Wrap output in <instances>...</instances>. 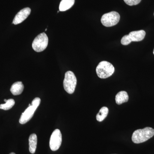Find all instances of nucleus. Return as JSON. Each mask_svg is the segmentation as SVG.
Segmentation results:
<instances>
[{
	"mask_svg": "<svg viewBox=\"0 0 154 154\" xmlns=\"http://www.w3.org/2000/svg\"><path fill=\"white\" fill-rule=\"evenodd\" d=\"M154 135V129L151 127L138 129L132 136V140L135 143H140L146 141Z\"/></svg>",
	"mask_w": 154,
	"mask_h": 154,
	"instance_id": "1",
	"label": "nucleus"
},
{
	"mask_svg": "<svg viewBox=\"0 0 154 154\" xmlns=\"http://www.w3.org/2000/svg\"><path fill=\"white\" fill-rule=\"evenodd\" d=\"M40 102L41 99L40 98L37 97L33 99L31 105L29 104V107L22 113L19 120L20 124H25L30 120L33 117L34 112L40 105Z\"/></svg>",
	"mask_w": 154,
	"mask_h": 154,
	"instance_id": "2",
	"label": "nucleus"
},
{
	"mask_svg": "<svg viewBox=\"0 0 154 154\" xmlns=\"http://www.w3.org/2000/svg\"><path fill=\"white\" fill-rule=\"evenodd\" d=\"M115 71L112 64L106 61H102L99 63L96 68L97 75L100 79H107L111 76Z\"/></svg>",
	"mask_w": 154,
	"mask_h": 154,
	"instance_id": "3",
	"label": "nucleus"
},
{
	"mask_svg": "<svg viewBox=\"0 0 154 154\" xmlns=\"http://www.w3.org/2000/svg\"><path fill=\"white\" fill-rule=\"evenodd\" d=\"M77 85V79L72 72L67 71L65 75L63 81L64 90L69 94H73Z\"/></svg>",
	"mask_w": 154,
	"mask_h": 154,
	"instance_id": "4",
	"label": "nucleus"
},
{
	"mask_svg": "<svg viewBox=\"0 0 154 154\" xmlns=\"http://www.w3.org/2000/svg\"><path fill=\"white\" fill-rule=\"evenodd\" d=\"M48 42V38L47 35L44 33H41L33 40L32 48L36 52H42L46 49Z\"/></svg>",
	"mask_w": 154,
	"mask_h": 154,
	"instance_id": "5",
	"label": "nucleus"
},
{
	"mask_svg": "<svg viewBox=\"0 0 154 154\" xmlns=\"http://www.w3.org/2000/svg\"><path fill=\"white\" fill-rule=\"evenodd\" d=\"M120 18V15L117 12L112 11L104 14L101 21L104 26L110 27L116 25L119 22Z\"/></svg>",
	"mask_w": 154,
	"mask_h": 154,
	"instance_id": "6",
	"label": "nucleus"
},
{
	"mask_svg": "<svg viewBox=\"0 0 154 154\" xmlns=\"http://www.w3.org/2000/svg\"><path fill=\"white\" fill-rule=\"evenodd\" d=\"M62 141V137L60 130L58 129H55L52 133L50 140L49 146L51 149L53 151L57 150L61 145Z\"/></svg>",
	"mask_w": 154,
	"mask_h": 154,
	"instance_id": "7",
	"label": "nucleus"
},
{
	"mask_svg": "<svg viewBox=\"0 0 154 154\" xmlns=\"http://www.w3.org/2000/svg\"><path fill=\"white\" fill-rule=\"evenodd\" d=\"M31 12V9L29 8H25L21 10L15 16L13 21V24L18 25L23 22L28 18Z\"/></svg>",
	"mask_w": 154,
	"mask_h": 154,
	"instance_id": "8",
	"label": "nucleus"
},
{
	"mask_svg": "<svg viewBox=\"0 0 154 154\" xmlns=\"http://www.w3.org/2000/svg\"><path fill=\"white\" fill-rule=\"evenodd\" d=\"M132 42H139L143 40L146 35V32L143 30L132 31L128 34Z\"/></svg>",
	"mask_w": 154,
	"mask_h": 154,
	"instance_id": "9",
	"label": "nucleus"
},
{
	"mask_svg": "<svg viewBox=\"0 0 154 154\" xmlns=\"http://www.w3.org/2000/svg\"><path fill=\"white\" fill-rule=\"evenodd\" d=\"M24 89V85L22 82H16L11 86V91L14 96H17L22 94Z\"/></svg>",
	"mask_w": 154,
	"mask_h": 154,
	"instance_id": "10",
	"label": "nucleus"
},
{
	"mask_svg": "<svg viewBox=\"0 0 154 154\" xmlns=\"http://www.w3.org/2000/svg\"><path fill=\"white\" fill-rule=\"evenodd\" d=\"M128 94L125 91H122L119 92L116 96V102L117 105H120L128 100Z\"/></svg>",
	"mask_w": 154,
	"mask_h": 154,
	"instance_id": "11",
	"label": "nucleus"
},
{
	"mask_svg": "<svg viewBox=\"0 0 154 154\" xmlns=\"http://www.w3.org/2000/svg\"><path fill=\"white\" fill-rule=\"evenodd\" d=\"M37 136L35 134H32L29 138V151L31 154L35 153L37 146Z\"/></svg>",
	"mask_w": 154,
	"mask_h": 154,
	"instance_id": "12",
	"label": "nucleus"
},
{
	"mask_svg": "<svg viewBox=\"0 0 154 154\" xmlns=\"http://www.w3.org/2000/svg\"><path fill=\"white\" fill-rule=\"evenodd\" d=\"M75 3V0H62L59 6V11H66L72 8Z\"/></svg>",
	"mask_w": 154,
	"mask_h": 154,
	"instance_id": "13",
	"label": "nucleus"
},
{
	"mask_svg": "<svg viewBox=\"0 0 154 154\" xmlns=\"http://www.w3.org/2000/svg\"><path fill=\"white\" fill-rule=\"evenodd\" d=\"M109 110L106 107H102L99 110V113L96 115V119L99 122H102L106 117L108 114Z\"/></svg>",
	"mask_w": 154,
	"mask_h": 154,
	"instance_id": "14",
	"label": "nucleus"
},
{
	"mask_svg": "<svg viewBox=\"0 0 154 154\" xmlns=\"http://www.w3.org/2000/svg\"><path fill=\"white\" fill-rule=\"evenodd\" d=\"M15 103L14 99H8L5 104L0 105V109L5 110H10L14 106Z\"/></svg>",
	"mask_w": 154,
	"mask_h": 154,
	"instance_id": "15",
	"label": "nucleus"
},
{
	"mask_svg": "<svg viewBox=\"0 0 154 154\" xmlns=\"http://www.w3.org/2000/svg\"><path fill=\"white\" fill-rule=\"evenodd\" d=\"M131 42L132 41L131 40V38L128 34L122 37L121 39V43L123 45H126L131 43Z\"/></svg>",
	"mask_w": 154,
	"mask_h": 154,
	"instance_id": "16",
	"label": "nucleus"
},
{
	"mask_svg": "<svg viewBox=\"0 0 154 154\" xmlns=\"http://www.w3.org/2000/svg\"><path fill=\"white\" fill-rule=\"evenodd\" d=\"M124 1L128 5L134 6L139 4L141 0H124Z\"/></svg>",
	"mask_w": 154,
	"mask_h": 154,
	"instance_id": "17",
	"label": "nucleus"
},
{
	"mask_svg": "<svg viewBox=\"0 0 154 154\" xmlns=\"http://www.w3.org/2000/svg\"><path fill=\"white\" fill-rule=\"evenodd\" d=\"M7 100H7V99H5V100H4V101H5V102H7Z\"/></svg>",
	"mask_w": 154,
	"mask_h": 154,
	"instance_id": "18",
	"label": "nucleus"
},
{
	"mask_svg": "<svg viewBox=\"0 0 154 154\" xmlns=\"http://www.w3.org/2000/svg\"><path fill=\"white\" fill-rule=\"evenodd\" d=\"M10 154H15V153L12 152V153H10Z\"/></svg>",
	"mask_w": 154,
	"mask_h": 154,
	"instance_id": "19",
	"label": "nucleus"
},
{
	"mask_svg": "<svg viewBox=\"0 0 154 154\" xmlns=\"http://www.w3.org/2000/svg\"><path fill=\"white\" fill-rule=\"evenodd\" d=\"M45 31H46V30H47V28H46V29H45Z\"/></svg>",
	"mask_w": 154,
	"mask_h": 154,
	"instance_id": "20",
	"label": "nucleus"
},
{
	"mask_svg": "<svg viewBox=\"0 0 154 154\" xmlns=\"http://www.w3.org/2000/svg\"><path fill=\"white\" fill-rule=\"evenodd\" d=\"M153 54H154V51H153Z\"/></svg>",
	"mask_w": 154,
	"mask_h": 154,
	"instance_id": "21",
	"label": "nucleus"
},
{
	"mask_svg": "<svg viewBox=\"0 0 154 154\" xmlns=\"http://www.w3.org/2000/svg\"></svg>",
	"mask_w": 154,
	"mask_h": 154,
	"instance_id": "22",
	"label": "nucleus"
}]
</instances>
